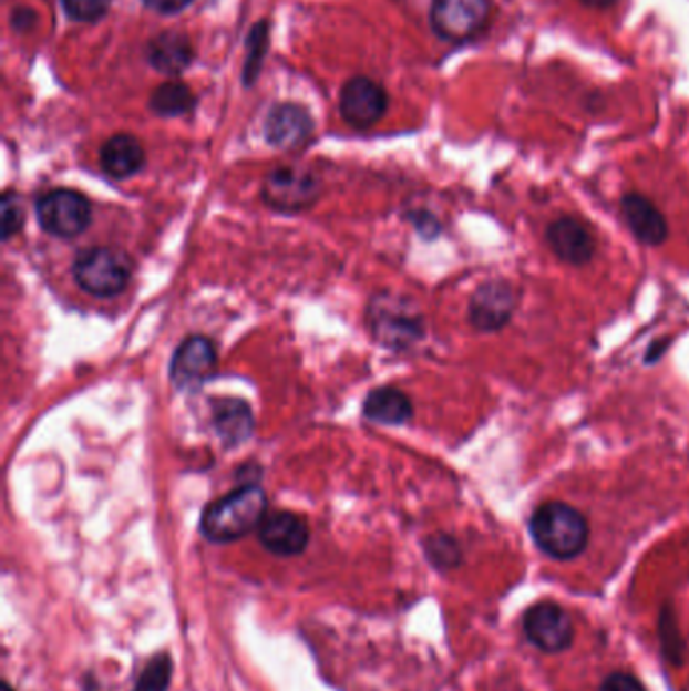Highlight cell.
I'll return each mask as SVG.
<instances>
[{
	"mask_svg": "<svg viewBox=\"0 0 689 691\" xmlns=\"http://www.w3.org/2000/svg\"><path fill=\"white\" fill-rule=\"evenodd\" d=\"M267 516V496L259 485H243L210 502L200 516V534L213 544H230L259 530Z\"/></svg>",
	"mask_w": 689,
	"mask_h": 691,
	"instance_id": "obj_1",
	"label": "cell"
},
{
	"mask_svg": "<svg viewBox=\"0 0 689 691\" xmlns=\"http://www.w3.org/2000/svg\"><path fill=\"white\" fill-rule=\"evenodd\" d=\"M529 536L542 553L556 560H570L588 544V522L576 507L548 502L529 518Z\"/></svg>",
	"mask_w": 689,
	"mask_h": 691,
	"instance_id": "obj_2",
	"label": "cell"
},
{
	"mask_svg": "<svg viewBox=\"0 0 689 691\" xmlns=\"http://www.w3.org/2000/svg\"><path fill=\"white\" fill-rule=\"evenodd\" d=\"M73 277L85 293L95 298H114L130 283L132 259L120 249L92 247L78 255Z\"/></svg>",
	"mask_w": 689,
	"mask_h": 691,
	"instance_id": "obj_3",
	"label": "cell"
},
{
	"mask_svg": "<svg viewBox=\"0 0 689 691\" xmlns=\"http://www.w3.org/2000/svg\"><path fill=\"white\" fill-rule=\"evenodd\" d=\"M368 326L370 334L387 348H409L423 336V322L413 306L389 293L370 300Z\"/></svg>",
	"mask_w": 689,
	"mask_h": 691,
	"instance_id": "obj_4",
	"label": "cell"
},
{
	"mask_svg": "<svg viewBox=\"0 0 689 691\" xmlns=\"http://www.w3.org/2000/svg\"><path fill=\"white\" fill-rule=\"evenodd\" d=\"M39 225L53 237H78L92 223V205L85 196L70 188H55L39 196L35 205Z\"/></svg>",
	"mask_w": 689,
	"mask_h": 691,
	"instance_id": "obj_5",
	"label": "cell"
},
{
	"mask_svg": "<svg viewBox=\"0 0 689 691\" xmlns=\"http://www.w3.org/2000/svg\"><path fill=\"white\" fill-rule=\"evenodd\" d=\"M492 14V0H433L431 27L449 43H465L482 31Z\"/></svg>",
	"mask_w": 689,
	"mask_h": 691,
	"instance_id": "obj_6",
	"label": "cell"
},
{
	"mask_svg": "<svg viewBox=\"0 0 689 691\" xmlns=\"http://www.w3.org/2000/svg\"><path fill=\"white\" fill-rule=\"evenodd\" d=\"M264 200L279 213H298L311 207L322 195V185L304 168L284 166L265 178Z\"/></svg>",
	"mask_w": 689,
	"mask_h": 691,
	"instance_id": "obj_7",
	"label": "cell"
},
{
	"mask_svg": "<svg viewBox=\"0 0 689 691\" xmlns=\"http://www.w3.org/2000/svg\"><path fill=\"white\" fill-rule=\"evenodd\" d=\"M524 635L532 646L544 653H558L573 643L575 625L561 605L544 600L529 607L524 615Z\"/></svg>",
	"mask_w": 689,
	"mask_h": 691,
	"instance_id": "obj_8",
	"label": "cell"
},
{
	"mask_svg": "<svg viewBox=\"0 0 689 691\" xmlns=\"http://www.w3.org/2000/svg\"><path fill=\"white\" fill-rule=\"evenodd\" d=\"M217 350L205 336H191L174 352L171 379L181 391H198L215 374Z\"/></svg>",
	"mask_w": 689,
	"mask_h": 691,
	"instance_id": "obj_9",
	"label": "cell"
},
{
	"mask_svg": "<svg viewBox=\"0 0 689 691\" xmlns=\"http://www.w3.org/2000/svg\"><path fill=\"white\" fill-rule=\"evenodd\" d=\"M389 95L377 81L352 78L340 93V114L348 126L367 130L387 114Z\"/></svg>",
	"mask_w": 689,
	"mask_h": 691,
	"instance_id": "obj_10",
	"label": "cell"
},
{
	"mask_svg": "<svg viewBox=\"0 0 689 691\" xmlns=\"http://www.w3.org/2000/svg\"><path fill=\"white\" fill-rule=\"evenodd\" d=\"M517 306V293L507 281H485L470 301V322L480 332H497Z\"/></svg>",
	"mask_w": 689,
	"mask_h": 691,
	"instance_id": "obj_11",
	"label": "cell"
},
{
	"mask_svg": "<svg viewBox=\"0 0 689 691\" xmlns=\"http://www.w3.org/2000/svg\"><path fill=\"white\" fill-rule=\"evenodd\" d=\"M257 536L267 553L279 558H291L306 553L310 544V526L298 514L276 512L265 516Z\"/></svg>",
	"mask_w": 689,
	"mask_h": 691,
	"instance_id": "obj_12",
	"label": "cell"
},
{
	"mask_svg": "<svg viewBox=\"0 0 689 691\" xmlns=\"http://www.w3.org/2000/svg\"><path fill=\"white\" fill-rule=\"evenodd\" d=\"M546 243L554 255L568 266H586L597 249L593 233L573 217L552 220L546 229Z\"/></svg>",
	"mask_w": 689,
	"mask_h": 691,
	"instance_id": "obj_13",
	"label": "cell"
},
{
	"mask_svg": "<svg viewBox=\"0 0 689 691\" xmlns=\"http://www.w3.org/2000/svg\"><path fill=\"white\" fill-rule=\"evenodd\" d=\"M313 132V120L306 107L279 104L265 120V138L281 151H291L306 144Z\"/></svg>",
	"mask_w": 689,
	"mask_h": 691,
	"instance_id": "obj_14",
	"label": "cell"
},
{
	"mask_svg": "<svg viewBox=\"0 0 689 691\" xmlns=\"http://www.w3.org/2000/svg\"><path fill=\"white\" fill-rule=\"evenodd\" d=\"M620 208H623V215H625L629 229L633 230V235L639 241L651 245V247H657V245L666 241V217L659 213V208L655 207L647 196L629 193V195L623 196Z\"/></svg>",
	"mask_w": 689,
	"mask_h": 691,
	"instance_id": "obj_15",
	"label": "cell"
},
{
	"mask_svg": "<svg viewBox=\"0 0 689 691\" xmlns=\"http://www.w3.org/2000/svg\"><path fill=\"white\" fill-rule=\"evenodd\" d=\"M148 63L164 75L176 78L193 63L195 51L188 41V37L178 31H164L150 41Z\"/></svg>",
	"mask_w": 689,
	"mask_h": 691,
	"instance_id": "obj_16",
	"label": "cell"
},
{
	"mask_svg": "<svg viewBox=\"0 0 689 691\" xmlns=\"http://www.w3.org/2000/svg\"><path fill=\"white\" fill-rule=\"evenodd\" d=\"M213 425L220 441L229 447L243 443L254 433L251 406L241 399H220L213 403Z\"/></svg>",
	"mask_w": 689,
	"mask_h": 691,
	"instance_id": "obj_17",
	"label": "cell"
},
{
	"mask_svg": "<svg viewBox=\"0 0 689 691\" xmlns=\"http://www.w3.org/2000/svg\"><path fill=\"white\" fill-rule=\"evenodd\" d=\"M146 154L138 140L130 134H117L105 142L100 151L102 171L112 178H130L142 171Z\"/></svg>",
	"mask_w": 689,
	"mask_h": 691,
	"instance_id": "obj_18",
	"label": "cell"
},
{
	"mask_svg": "<svg viewBox=\"0 0 689 691\" xmlns=\"http://www.w3.org/2000/svg\"><path fill=\"white\" fill-rule=\"evenodd\" d=\"M364 415L379 425H404L413 416V404L399 389L382 386L368 394Z\"/></svg>",
	"mask_w": 689,
	"mask_h": 691,
	"instance_id": "obj_19",
	"label": "cell"
},
{
	"mask_svg": "<svg viewBox=\"0 0 689 691\" xmlns=\"http://www.w3.org/2000/svg\"><path fill=\"white\" fill-rule=\"evenodd\" d=\"M150 107L154 114L164 115V117L183 115L195 107V95L183 81H166L152 93Z\"/></svg>",
	"mask_w": 689,
	"mask_h": 691,
	"instance_id": "obj_20",
	"label": "cell"
},
{
	"mask_svg": "<svg viewBox=\"0 0 689 691\" xmlns=\"http://www.w3.org/2000/svg\"><path fill=\"white\" fill-rule=\"evenodd\" d=\"M173 678V656L168 651H158L148 657L132 691H171Z\"/></svg>",
	"mask_w": 689,
	"mask_h": 691,
	"instance_id": "obj_21",
	"label": "cell"
},
{
	"mask_svg": "<svg viewBox=\"0 0 689 691\" xmlns=\"http://www.w3.org/2000/svg\"><path fill=\"white\" fill-rule=\"evenodd\" d=\"M425 556L439 570H451L461 565V546L448 534H435L425 540Z\"/></svg>",
	"mask_w": 689,
	"mask_h": 691,
	"instance_id": "obj_22",
	"label": "cell"
},
{
	"mask_svg": "<svg viewBox=\"0 0 689 691\" xmlns=\"http://www.w3.org/2000/svg\"><path fill=\"white\" fill-rule=\"evenodd\" d=\"M267 23L255 24L251 35L247 39V58H245V68H243V80L247 85L254 83L255 78L261 71L265 51H267Z\"/></svg>",
	"mask_w": 689,
	"mask_h": 691,
	"instance_id": "obj_23",
	"label": "cell"
},
{
	"mask_svg": "<svg viewBox=\"0 0 689 691\" xmlns=\"http://www.w3.org/2000/svg\"><path fill=\"white\" fill-rule=\"evenodd\" d=\"M112 0H63L68 17L78 23H95L110 11Z\"/></svg>",
	"mask_w": 689,
	"mask_h": 691,
	"instance_id": "obj_24",
	"label": "cell"
},
{
	"mask_svg": "<svg viewBox=\"0 0 689 691\" xmlns=\"http://www.w3.org/2000/svg\"><path fill=\"white\" fill-rule=\"evenodd\" d=\"M24 213L19 198L12 195H4L2 198V233L4 239H11L14 233L23 229Z\"/></svg>",
	"mask_w": 689,
	"mask_h": 691,
	"instance_id": "obj_25",
	"label": "cell"
},
{
	"mask_svg": "<svg viewBox=\"0 0 689 691\" xmlns=\"http://www.w3.org/2000/svg\"><path fill=\"white\" fill-rule=\"evenodd\" d=\"M600 691H645L644 683L633 678L631 673L615 671L607 680L603 681Z\"/></svg>",
	"mask_w": 689,
	"mask_h": 691,
	"instance_id": "obj_26",
	"label": "cell"
},
{
	"mask_svg": "<svg viewBox=\"0 0 689 691\" xmlns=\"http://www.w3.org/2000/svg\"><path fill=\"white\" fill-rule=\"evenodd\" d=\"M144 7L158 14H178L183 12L193 0H142Z\"/></svg>",
	"mask_w": 689,
	"mask_h": 691,
	"instance_id": "obj_27",
	"label": "cell"
},
{
	"mask_svg": "<svg viewBox=\"0 0 689 691\" xmlns=\"http://www.w3.org/2000/svg\"><path fill=\"white\" fill-rule=\"evenodd\" d=\"M81 691H107L104 685H102V681L95 678V673L92 671H88V673H83V678H81Z\"/></svg>",
	"mask_w": 689,
	"mask_h": 691,
	"instance_id": "obj_28",
	"label": "cell"
},
{
	"mask_svg": "<svg viewBox=\"0 0 689 691\" xmlns=\"http://www.w3.org/2000/svg\"><path fill=\"white\" fill-rule=\"evenodd\" d=\"M580 2L590 9H609L617 0H580Z\"/></svg>",
	"mask_w": 689,
	"mask_h": 691,
	"instance_id": "obj_29",
	"label": "cell"
},
{
	"mask_svg": "<svg viewBox=\"0 0 689 691\" xmlns=\"http://www.w3.org/2000/svg\"><path fill=\"white\" fill-rule=\"evenodd\" d=\"M0 691H17V688H12L11 681L2 680V683H0Z\"/></svg>",
	"mask_w": 689,
	"mask_h": 691,
	"instance_id": "obj_30",
	"label": "cell"
}]
</instances>
